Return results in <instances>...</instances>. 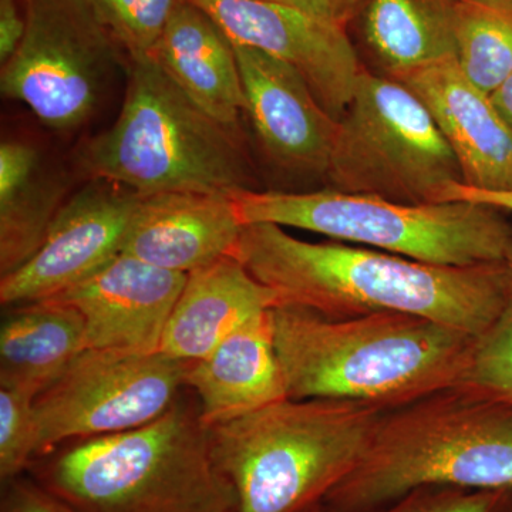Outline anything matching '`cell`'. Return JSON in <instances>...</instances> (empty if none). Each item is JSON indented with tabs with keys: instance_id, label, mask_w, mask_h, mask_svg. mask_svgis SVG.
I'll use <instances>...</instances> for the list:
<instances>
[{
	"instance_id": "30bf717a",
	"label": "cell",
	"mask_w": 512,
	"mask_h": 512,
	"mask_svg": "<svg viewBox=\"0 0 512 512\" xmlns=\"http://www.w3.org/2000/svg\"><path fill=\"white\" fill-rule=\"evenodd\" d=\"M187 367L161 352L83 350L36 396L37 457L70 441L153 423L180 399Z\"/></svg>"
},
{
	"instance_id": "7a4b0ae2",
	"label": "cell",
	"mask_w": 512,
	"mask_h": 512,
	"mask_svg": "<svg viewBox=\"0 0 512 512\" xmlns=\"http://www.w3.org/2000/svg\"><path fill=\"white\" fill-rule=\"evenodd\" d=\"M276 356L289 399L350 400L383 410L463 382L477 336L404 313L329 318L272 308Z\"/></svg>"
},
{
	"instance_id": "6da1fadb",
	"label": "cell",
	"mask_w": 512,
	"mask_h": 512,
	"mask_svg": "<svg viewBox=\"0 0 512 512\" xmlns=\"http://www.w3.org/2000/svg\"><path fill=\"white\" fill-rule=\"evenodd\" d=\"M235 258L278 295L329 318L404 313L481 336L512 299L507 262L424 264L346 242H309L274 224L242 228Z\"/></svg>"
},
{
	"instance_id": "f546056e",
	"label": "cell",
	"mask_w": 512,
	"mask_h": 512,
	"mask_svg": "<svg viewBox=\"0 0 512 512\" xmlns=\"http://www.w3.org/2000/svg\"><path fill=\"white\" fill-rule=\"evenodd\" d=\"M25 30L26 18L20 16L16 0H0V63L15 55Z\"/></svg>"
},
{
	"instance_id": "603a6c76",
	"label": "cell",
	"mask_w": 512,
	"mask_h": 512,
	"mask_svg": "<svg viewBox=\"0 0 512 512\" xmlns=\"http://www.w3.org/2000/svg\"><path fill=\"white\" fill-rule=\"evenodd\" d=\"M447 8L458 66L493 93L512 74V8L478 0H447Z\"/></svg>"
},
{
	"instance_id": "3957f363",
	"label": "cell",
	"mask_w": 512,
	"mask_h": 512,
	"mask_svg": "<svg viewBox=\"0 0 512 512\" xmlns=\"http://www.w3.org/2000/svg\"><path fill=\"white\" fill-rule=\"evenodd\" d=\"M26 474L77 512H237L187 387L153 423L70 441L35 458Z\"/></svg>"
},
{
	"instance_id": "d4e9b609",
	"label": "cell",
	"mask_w": 512,
	"mask_h": 512,
	"mask_svg": "<svg viewBox=\"0 0 512 512\" xmlns=\"http://www.w3.org/2000/svg\"><path fill=\"white\" fill-rule=\"evenodd\" d=\"M35 394L0 387V480L28 473L39 451Z\"/></svg>"
},
{
	"instance_id": "9c48e42d",
	"label": "cell",
	"mask_w": 512,
	"mask_h": 512,
	"mask_svg": "<svg viewBox=\"0 0 512 512\" xmlns=\"http://www.w3.org/2000/svg\"><path fill=\"white\" fill-rule=\"evenodd\" d=\"M128 59L93 0H28L26 30L2 64L3 97L57 131L83 127Z\"/></svg>"
},
{
	"instance_id": "5bb4252c",
	"label": "cell",
	"mask_w": 512,
	"mask_h": 512,
	"mask_svg": "<svg viewBox=\"0 0 512 512\" xmlns=\"http://www.w3.org/2000/svg\"><path fill=\"white\" fill-rule=\"evenodd\" d=\"M187 274L158 268L134 256L106 265L55 298L82 315L87 349L158 352Z\"/></svg>"
},
{
	"instance_id": "2e32d148",
	"label": "cell",
	"mask_w": 512,
	"mask_h": 512,
	"mask_svg": "<svg viewBox=\"0 0 512 512\" xmlns=\"http://www.w3.org/2000/svg\"><path fill=\"white\" fill-rule=\"evenodd\" d=\"M242 228L232 195L197 191L141 195L121 252L188 275L234 254Z\"/></svg>"
},
{
	"instance_id": "277c9868",
	"label": "cell",
	"mask_w": 512,
	"mask_h": 512,
	"mask_svg": "<svg viewBox=\"0 0 512 512\" xmlns=\"http://www.w3.org/2000/svg\"><path fill=\"white\" fill-rule=\"evenodd\" d=\"M423 485L512 491V404L458 383L387 410L365 456L322 504L372 511Z\"/></svg>"
},
{
	"instance_id": "52a82bcc",
	"label": "cell",
	"mask_w": 512,
	"mask_h": 512,
	"mask_svg": "<svg viewBox=\"0 0 512 512\" xmlns=\"http://www.w3.org/2000/svg\"><path fill=\"white\" fill-rule=\"evenodd\" d=\"M232 201L242 225L303 229L430 265L504 262L512 245V225L505 212L477 202L407 204L333 188L239 191Z\"/></svg>"
},
{
	"instance_id": "9a60e30c",
	"label": "cell",
	"mask_w": 512,
	"mask_h": 512,
	"mask_svg": "<svg viewBox=\"0 0 512 512\" xmlns=\"http://www.w3.org/2000/svg\"><path fill=\"white\" fill-rule=\"evenodd\" d=\"M429 110L453 150L464 183L487 191L512 190V133L488 93L463 73L456 57L396 74Z\"/></svg>"
},
{
	"instance_id": "d590c367",
	"label": "cell",
	"mask_w": 512,
	"mask_h": 512,
	"mask_svg": "<svg viewBox=\"0 0 512 512\" xmlns=\"http://www.w3.org/2000/svg\"><path fill=\"white\" fill-rule=\"evenodd\" d=\"M503 512H512V494L510 497V501H508L507 507L504 508Z\"/></svg>"
},
{
	"instance_id": "1f68e13d",
	"label": "cell",
	"mask_w": 512,
	"mask_h": 512,
	"mask_svg": "<svg viewBox=\"0 0 512 512\" xmlns=\"http://www.w3.org/2000/svg\"><path fill=\"white\" fill-rule=\"evenodd\" d=\"M495 109L512 133V74L490 94Z\"/></svg>"
},
{
	"instance_id": "d6a6232c",
	"label": "cell",
	"mask_w": 512,
	"mask_h": 512,
	"mask_svg": "<svg viewBox=\"0 0 512 512\" xmlns=\"http://www.w3.org/2000/svg\"><path fill=\"white\" fill-rule=\"evenodd\" d=\"M478 2L488 3V5L510 6L512 8V0H478Z\"/></svg>"
},
{
	"instance_id": "836d02e7",
	"label": "cell",
	"mask_w": 512,
	"mask_h": 512,
	"mask_svg": "<svg viewBox=\"0 0 512 512\" xmlns=\"http://www.w3.org/2000/svg\"><path fill=\"white\" fill-rule=\"evenodd\" d=\"M305 512H326L325 507H323V504L315 505V507L309 508L308 511Z\"/></svg>"
},
{
	"instance_id": "4316f807",
	"label": "cell",
	"mask_w": 512,
	"mask_h": 512,
	"mask_svg": "<svg viewBox=\"0 0 512 512\" xmlns=\"http://www.w3.org/2000/svg\"><path fill=\"white\" fill-rule=\"evenodd\" d=\"M511 494V490L423 485L392 503L366 512H503Z\"/></svg>"
},
{
	"instance_id": "7402d4cb",
	"label": "cell",
	"mask_w": 512,
	"mask_h": 512,
	"mask_svg": "<svg viewBox=\"0 0 512 512\" xmlns=\"http://www.w3.org/2000/svg\"><path fill=\"white\" fill-rule=\"evenodd\" d=\"M365 36L386 76L456 57L447 0H367Z\"/></svg>"
},
{
	"instance_id": "e575fe53",
	"label": "cell",
	"mask_w": 512,
	"mask_h": 512,
	"mask_svg": "<svg viewBox=\"0 0 512 512\" xmlns=\"http://www.w3.org/2000/svg\"><path fill=\"white\" fill-rule=\"evenodd\" d=\"M505 262H507L508 268H510L512 274V245L510 251H508L507 258H505Z\"/></svg>"
},
{
	"instance_id": "ac0fdd59",
	"label": "cell",
	"mask_w": 512,
	"mask_h": 512,
	"mask_svg": "<svg viewBox=\"0 0 512 512\" xmlns=\"http://www.w3.org/2000/svg\"><path fill=\"white\" fill-rule=\"evenodd\" d=\"M278 303L276 292L249 274L239 259L224 256L187 275L158 352L197 362L239 326Z\"/></svg>"
},
{
	"instance_id": "7c38bea8",
	"label": "cell",
	"mask_w": 512,
	"mask_h": 512,
	"mask_svg": "<svg viewBox=\"0 0 512 512\" xmlns=\"http://www.w3.org/2000/svg\"><path fill=\"white\" fill-rule=\"evenodd\" d=\"M234 45L293 67L333 119L348 109L363 67L346 29L271 0H191Z\"/></svg>"
},
{
	"instance_id": "83f0119b",
	"label": "cell",
	"mask_w": 512,
	"mask_h": 512,
	"mask_svg": "<svg viewBox=\"0 0 512 512\" xmlns=\"http://www.w3.org/2000/svg\"><path fill=\"white\" fill-rule=\"evenodd\" d=\"M0 512H77L29 474L3 481Z\"/></svg>"
},
{
	"instance_id": "4fadbf2b",
	"label": "cell",
	"mask_w": 512,
	"mask_h": 512,
	"mask_svg": "<svg viewBox=\"0 0 512 512\" xmlns=\"http://www.w3.org/2000/svg\"><path fill=\"white\" fill-rule=\"evenodd\" d=\"M234 49L244 116L262 153L285 173L326 177L339 121L293 67L254 47Z\"/></svg>"
},
{
	"instance_id": "484cf974",
	"label": "cell",
	"mask_w": 512,
	"mask_h": 512,
	"mask_svg": "<svg viewBox=\"0 0 512 512\" xmlns=\"http://www.w3.org/2000/svg\"><path fill=\"white\" fill-rule=\"evenodd\" d=\"M461 383L512 404V299L500 318L478 336Z\"/></svg>"
},
{
	"instance_id": "5b68a950",
	"label": "cell",
	"mask_w": 512,
	"mask_h": 512,
	"mask_svg": "<svg viewBox=\"0 0 512 512\" xmlns=\"http://www.w3.org/2000/svg\"><path fill=\"white\" fill-rule=\"evenodd\" d=\"M126 74L119 117L79 147L77 174L138 195L255 190L241 126L202 110L151 56L131 59Z\"/></svg>"
},
{
	"instance_id": "d6986e66",
	"label": "cell",
	"mask_w": 512,
	"mask_h": 512,
	"mask_svg": "<svg viewBox=\"0 0 512 512\" xmlns=\"http://www.w3.org/2000/svg\"><path fill=\"white\" fill-rule=\"evenodd\" d=\"M150 56L202 110L241 126L244 89L234 43L205 10L184 2Z\"/></svg>"
},
{
	"instance_id": "cb8c5ba5",
	"label": "cell",
	"mask_w": 512,
	"mask_h": 512,
	"mask_svg": "<svg viewBox=\"0 0 512 512\" xmlns=\"http://www.w3.org/2000/svg\"><path fill=\"white\" fill-rule=\"evenodd\" d=\"M187 0H93L128 59L150 56L165 28Z\"/></svg>"
},
{
	"instance_id": "4dcf8cb0",
	"label": "cell",
	"mask_w": 512,
	"mask_h": 512,
	"mask_svg": "<svg viewBox=\"0 0 512 512\" xmlns=\"http://www.w3.org/2000/svg\"><path fill=\"white\" fill-rule=\"evenodd\" d=\"M443 201L477 202V204L488 205V207L512 214V190L487 191L463 183L453 184L447 187L441 195L440 202Z\"/></svg>"
},
{
	"instance_id": "e0dca14e",
	"label": "cell",
	"mask_w": 512,
	"mask_h": 512,
	"mask_svg": "<svg viewBox=\"0 0 512 512\" xmlns=\"http://www.w3.org/2000/svg\"><path fill=\"white\" fill-rule=\"evenodd\" d=\"M185 387L197 397L207 427L286 399L272 309L239 326L210 355L188 363Z\"/></svg>"
},
{
	"instance_id": "8fae6325",
	"label": "cell",
	"mask_w": 512,
	"mask_h": 512,
	"mask_svg": "<svg viewBox=\"0 0 512 512\" xmlns=\"http://www.w3.org/2000/svg\"><path fill=\"white\" fill-rule=\"evenodd\" d=\"M140 197L123 185L87 180L63 205L36 254L0 276L3 308L55 298L119 255Z\"/></svg>"
},
{
	"instance_id": "44dd1931",
	"label": "cell",
	"mask_w": 512,
	"mask_h": 512,
	"mask_svg": "<svg viewBox=\"0 0 512 512\" xmlns=\"http://www.w3.org/2000/svg\"><path fill=\"white\" fill-rule=\"evenodd\" d=\"M86 349L76 309L56 302L9 306L0 325V387L37 396Z\"/></svg>"
},
{
	"instance_id": "ffe728a7",
	"label": "cell",
	"mask_w": 512,
	"mask_h": 512,
	"mask_svg": "<svg viewBox=\"0 0 512 512\" xmlns=\"http://www.w3.org/2000/svg\"><path fill=\"white\" fill-rule=\"evenodd\" d=\"M66 171L22 140L0 144V276L16 271L42 247L70 195Z\"/></svg>"
},
{
	"instance_id": "ba28073f",
	"label": "cell",
	"mask_w": 512,
	"mask_h": 512,
	"mask_svg": "<svg viewBox=\"0 0 512 512\" xmlns=\"http://www.w3.org/2000/svg\"><path fill=\"white\" fill-rule=\"evenodd\" d=\"M326 178L333 190L387 200L440 202L464 183L453 150L419 97L363 69L340 117Z\"/></svg>"
},
{
	"instance_id": "8992f818",
	"label": "cell",
	"mask_w": 512,
	"mask_h": 512,
	"mask_svg": "<svg viewBox=\"0 0 512 512\" xmlns=\"http://www.w3.org/2000/svg\"><path fill=\"white\" fill-rule=\"evenodd\" d=\"M387 410L286 397L208 427L211 456L237 512H305L355 470Z\"/></svg>"
},
{
	"instance_id": "f1b7e54d",
	"label": "cell",
	"mask_w": 512,
	"mask_h": 512,
	"mask_svg": "<svg viewBox=\"0 0 512 512\" xmlns=\"http://www.w3.org/2000/svg\"><path fill=\"white\" fill-rule=\"evenodd\" d=\"M302 10L316 18L346 29L350 22L365 9L367 0H271Z\"/></svg>"
}]
</instances>
